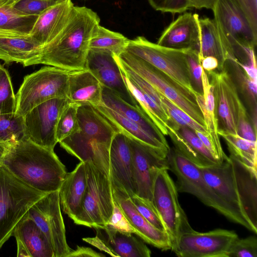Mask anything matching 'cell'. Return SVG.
Wrapping results in <instances>:
<instances>
[{
	"label": "cell",
	"mask_w": 257,
	"mask_h": 257,
	"mask_svg": "<svg viewBox=\"0 0 257 257\" xmlns=\"http://www.w3.org/2000/svg\"><path fill=\"white\" fill-rule=\"evenodd\" d=\"M99 22L98 16L91 9L74 6L60 33L24 66L42 64L69 72L85 69L92 34Z\"/></svg>",
	"instance_id": "cell-1"
},
{
	"label": "cell",
	"mask_w": 257,
	"mask_h": 257,
	"mask_svg": "<svg viewBox=\"0 0 257 257\" xmlns=\"http://www.w3.org/2000/svg\"><path fill=\"white\" fill-rule=\"evenodd\" d=\"M0 163L23 183L45 194L58 191L67 173L54 150L25 137L10 145Z\"/></svg>",
	"instance_id": "cell-2"
},
{
	"label": "cell",
	"mask_w": 257,
	"mask_h": 257,
	"mask_svg": "<svg viewBox=\"0 0 257 257\" xmlns=\"http://www.w3.org/2000/svg\"><path fill=\"white\" fill-rule=\"evenodd\" d=\"M77 118V131L59 143L80 162L92 163L109 177L110 148L117 130L92 105H78Z\"/></svg>",
	"instance_id": "cell-3"
},
{
	"label": "cell",
	"mask_w": 257,
	"mask_h": 257,
	"mask_svg": "<svg viewBox=\"0 0 257 257\" xmlns=\"http://www.w3.org/2000/svg\"><path fill=\"white\" fill-rule=\"evenodd\" d=\"M167 160L169 170L177 178L176 185L178 192L195 196L204 204L213 208L230 221L257 233V227L247 217L230 206L214 192L205 180L200 167L174 147L170 148Z\"/></svg>",
	"instance_id": "cell-4"
},
{
	"label": "cell",
	"mask_w": 257,
	"mask_h": 257,
	"mask_svg": "<svg viewBox=\"0 0 257 257\" xmlns=\"http://www.w3.org/2000/svg\"><path fill=\"white\" fill-rule=\"evenodd\" d=\"M46 194L23 183L0 163V249L29 209Z\"/></svg>",
	"instance_id": "cell-5"
},
{
	"label": "cell",
	"mask_w": 257,
	"mask_h": 257,
	"mask_svg": "<svg viewBox=\"0 0 257 257\" xmlns=\"http://www.w3.org/2000/svg\"><path fill=\"white\" fill-rule=\"evenodd\" d=\"M69 73V71L50 66L25 76L16 95L15 114L23 117L46 101L67 97Z\"/></svg>",
	"instance_id": "cell-6"
},
{
	"label": "cell",
	"mask_w": 257,
	"mask_h": 257,
	"mask_svg": "<svg viewBox=\"0 0 257 257\" xmlns=\"http://www.w3.org/2000/svg\"><path fill=\"white\" fill-rule=\"evenodd\" d=\"M117 57L159 93L205 127L202 113L193 93L158 68L135 55L123 51Z\"/></svg>",
	"instance_id": "cell-7"
},
{
	"label": "cell",
	"mask_w": 257,
	"mask_h": 257,
	"mask_svg": "<svg viewBox=\"0 0 257 257\" xmlns=\"http://www.w3.org/2000/svg\"><path fill=\"white\" fill-rule=\"evenodd\" d=\"M189 49L166 47L138 36L129 40L124 51L158 68L196 96L186 57Z\"/></svg>",
	"instance_id": "cell-8"
},
{
	"label": "cell",
	"mask_w": 257,
	"mask_h": 257,
	"mask_svg": "<svg viewBox=\"0 0 257 257\" xmlns=\"http://www.w3.org/2000/svg\"><path fill=\"white\" fill-rule=\"evenodd\" d=\"M85 163L87 173L86 189L81 209L72 220L78 225L103 227L110 218L114 207L110 180L92 163Z\"/></svg>",
	"instance_id": "cell-9"
},
{
	"label": "cell",
	"mask_w": 257,
	"mask_h": 257,
	"mask_svg": "<svg viewBox=\"0 0 257 257\" xmlns=\"http://www.w3.org/2000/svg\"><path fill=\"white\" fill-rule=\"evenodd\" d=\"M168 171L167 169L161 170L156 177L153 190V201L165 227L172 250L182 234L194 229L179 203L176 184Z\"/></svg>",
	"instance_id": "cell-10"
},
{
	"label": "cell",
	"mask_w": 257,
	"mask_h": 257,
	"mask_svg": "<svg viewBox=\"0 0 257 257\" xmlns=\"http://www.w3.org/2000/svg\"><path fill=\"white\" fill-rule=\"evenodd\" d=\"M212 11L221 37L235 55L245 48L254 49L257 31L233 0H218Z\"/></svg>",
	"instance_id": "cell-11"
},
{
	"label": "cell",
	"mask_w": 257,
	"mask_h": 257,
	"mask_svg": "<svg viewBox=\"0 0 257 257\" xmlns=\"http://www.w3.org/2000/svg\"><path fill=\"white\" fill-rule=\"evenodd\" d=\"M48 240L54 257H67L72 249L66 240L58 191L46 194L27 212Z\"/></svg>",
	"instance_id": "cell-12"
},
{
	"label": "cell",
	"mask_w": 257,
	"mask_h": 257,
	"mask_svg": "<svg viewBox=\"0 0 257 257\" xmlns=\"http://www.w3.org/2000/svg\"><path fill=\"white\" fill-rule=\"evenodd\" d=\"M206 73L213 89L218 135L238 134V115L243 103L231 75L225 68Z\"/></svg>",
	"instance_id": "cell-13"
},
{
	"label": "cell",
	"mask_w": 257,
	"mask_h": 257,
	"mask_svg": "<svg viewBox=\"0 0 257 257\" xmlns=\"http://www.w3.org/2000/svg\"><path fill=\"white\" fill-rule=\"evenodd\" d=\"M69 103L67 97L54 98L34 107L23 116L25 137L39 146L54 150L58 143L57 123Z\"/></svg>",
	"instance_id": "cell-14"
},
{
	"label": "cell",
	"mask_w": 257,
	"mask_h": 257,
	"mask_svg": "<svg viewBox=\"0 0 257 257\" xmlns=\"http://www.w3.org/2000/svg\"><path fill=\"white\" fill-rule=\"evenodd\" d=\"M131 148L136 195L153 201L156 177L162 169L169 170L168 153L127 136Z\"/></svg>",
	"instance_id": "cell-15"
},
{
	"label": "cell",
	"mask_w": 257,
	"mask_h": 257,
	"mask_svg": "<svg viewBox=\"0 0 257 257\" xmlns=\"http://www.w3.org/2000/svg\"><path fill=\"white\" fill-rule=\"evenodd\" d=\"M238 237L232 230L216 229L205 232L194 230L183 233L172 250L179 257H226Z\"/></svg>",
	"instance_id": "cell-16"
},
{
	"label": "cell",
	"mask_w": 257,
	"mask_h": 257,
	"mask_svg": "<svg viewBox=\"0 0 257 257\" xmlns=\"http://www.w3.org/2000/svg\"><path fill=\"white\" fill-rule=\"evenodd\" d=\"M85 69L91 72L102 86L112 90L130 105L140 107L128 89L112 52L89 49Z\"/></svg>",
	"instance_id": "cell-17"
},
{
	"label": "cell",
	"mask_w": 257,
	"mask_h": 257,
	"mask_svg": "<svg viewBox=\"0 0 257 257\" xmlns=\"http://www.w3.org/2000/svg\"><path fill=\"white\" fill-rule=\"evenodd\" d=\"M109 167L111 187L124 191L130 197L136 194L131 148L127 136L119 131L111 143Z\"/></svg>",
	"instance_id": "cell-18"
},
{
	"label": "cell",
	"mask_w": 257,
	"mask_h": 257,
	"mask_svg": "<svg viewBox=\"0 0 257 257\" xmlns=\"http://www.w3.org/2000/svg\"><path fill=\"white\" fill-rule=\"evenodd\" d=\"M112 191L113 200L136 231V235L147 243L162 250L171 249L167 233L156 228L146 219L137 211L130 196L124 191L113 187Z\"/></svg>",
	"instance_id": "cell-19"
},
{
	"label": "cell",
	"mask_w": 257,
	"mask_h": 257,
	"mask_svg": "<svg viewBox=\"0 0 257 257\" xmlns=\"http://www.w3.org/2000/svg\"><path fill=\"white\" fill-rule=\"evenodd\" d=\"M199 18L185 13L179 16L163 31L157 43L173 49H191L198 53L200 41Z\"/></svg>",
	"instance_id": "cell-20"
},
{
	"label": "cell",
	"mask_w": 257,
	"mask_h": 257,
	"mask_svg": "<svg viewBox=\"0 0 257 257\" xmlns=\"http://www.w3.org/2000/svg\"><path fill=\"white\" fill-rule=\"evenodd\" d=\"M200 168L214 192L230 206L247 217L242 206L229 157L221 163Z\"/></svg>",
	"instance_id": "cell-21"
},
{
	"label": "cell",
	"mask_w": 257,
	"mask_h": 257,
	"mask_svg": "<svg viewBox=\"0 0 257 257\" xmlns=\"http://www.w3.org/2000/svg\"><path fill=\"white\" fill-rule=\"evenodd\" d=\"M74 6L71 0L58 3L48 8L38 18L30 33L41 48L54 40L64 28Z\"/></svg>",
	"instance_id": "cell-22"
},
{
	"label": "cell",
	"mask_w": 257,
	"mask_h": 257,
	"mask_svg": "<svg viewBox=\"0 0 257 257\" xmlns=\"http://www.w3.org/2000/svg\"><path fill=\"white\" fill-rule=\"evenodd\" d=\"M94 228L102 250L111 256L150 257L151 255L148 247L133 233L110 229L105 226Z\"/></svg>",
	"instance_id": "cell-23"
},
{
	"label": "cell",
	"mask_w": 257,
	"mask_h": 257,
	"mask_svg": "<svg viewBox=\"0 0 257 257\" xmlns=\"http://www.w3.org/2000/svg\"><path fill=\"white\" fill-rule=\"evenodd\" d=\"M228 157L243 210L257 227V169L244 164L231 155Z\"/></svg>",
	"instance_id": "cell-24"
},
{
	"label": "cell",
	"mask_w": 257,
	"mask_h": 257,
	"mask_svg": "<svg viewBox=\"0 0 257 257\" xmlns=\"http://www.w3.org/2000/svg\"><path fill=\"white\" fill-rule=\"evenodd\" d=\"M87 182L86 164L80 162L72 172L67 173L58 190L63 211L72 219L81 209Z\"/></svg>",
	"instance_id": "cell-25"
},
{
	"label": "cell",
	"mask_w": 257,
	"mask_h": 257,
	"mask_svg": "<svg viewBox=\"0 0 257 257\" xmlns=\"http://www.w3.org/2000/svg\"><path fill=\"white\" fill-rule=\"evenodd\" d=\"M199 22L200 34L197 56L200 64L204 57L213 56L218 61V70H221L227 62L238 61L225 45L213 19L199 18Z\"/></svg>",
	"instance_id": "cell-26"
},
{
	"label": "cell",
	"mask_w": 257,
	"mask_h": 257,
	"mask_svg": "<svg viewBox=\"0 0 257 257\" xmlns=\"http://www.w3.org/2000/svg\"><path fill=\"white\" fill-rule=\"evenodd\" d=\"M67 98L70 102L79 105H100L102 104V85L86 69L70 71Z\"/></svg>",
	"instance_id": "cell-27"
},
{
	"label": "cell",
	"mask_w": 257,
	"mask_h": 257,
	"mask_svg": "<svg viewBox=\"0 0 257 257\" xmlns=\"http://www.w3.org/2000/svg\"><path fill=\"white\" fill-rule=\"evenodd\" d=\"M167 124L173 127L181 135L175 139L174 146L186 158L200 168L219 164L194 131L179 126L171 120Z\"/></svg>",
	"instance_id": "cell-28"
},
{
	"label": "cell",
	"mask_w": 257,
	"mask_h": 257,
	"mask_svg": "<svg viewBox=\"0 0 257 257\" xmlns=\"http://www.w3.org/2000/svg\"><path fill=\"white\" fill-rule=\"evenodd\" d=\"M102 104L121 115L141 125L147 132L166 145L168 143L162 132L141 107L127 103L106 87L102 86Z\"/></svg>",
	"instance_id": "cell-29"
},
{
	"label": "cell",
	"mask_w": 257,
	"mask_h": 257,
	"mask_svg": "<svg viewBox=\"0 0 257 257\" xmlns=\"http://www.w3.org/2000/svg\"><path fill=\"white\" fill-rule=\"evenodd\" d=\"M41 48L30 35L0 36V60L7 64L16 62L24 66L38 54Z\"/></svg>",
	"instance_id": "cell-30"
},
{
	"label": "cell",
	"mask_w": 257,
	"mask_h": 257,
	"mask_svg": "<svg viewBox=\"0 0 257 257\" xmlns=\"http://www.w3.org/2000/svg\"><path fill=\"white\" fill-rule=\"evenodd\" d=\"M12 235L23 243L31 257H54L46 236L27 214L17 224Z\"/></svg>",
	"instance_id": "cell-31"
},
{
	"label": "cell",
	"mask_w": 257,
	"mask_h": 257,
	"mask_svg": "<svg viewBox=\"0 0 257 257\" xmlns=\"http://www.w3.org/2000/svg\"><path fill=\"white\" fill-rule=\"evenodd\" d=\"M95 107L118 131L153 148L168 153L170 148L169 145L153 136L138 123L127 119L103 104Z\"/></svg>",
	"instance_id": "cell-32"
},
{
	"label": "cell",
	"mask_w": 257,
	"mask_h": 257,
	"mask_svg": "<svg viewBox=\"0 0 257 257\" xmlns=\"http://www.w3.org/2000/svg\"><path fill=\"white\" fill-rule=\"evenodd\" d=\"M122 74L128 89L142 109L164 135H168L167 124L170 117L165 110L159 106L129 78Z\"/></svg>",
	"instance_id": "cell-33"
},
{
	"label": "cell",
	"mask_w": 257,
	"mask_h": 257,
	"mask_svg": "<svg viewBox=\"0 0 257 257\" xmlns=\"http://www.w3.org/2000/svg\"><path fill=\"white\" fill-rule=\"evenodd\" d=\"M129 40L122 34L98 24L93 29L89 49L108 51L118 56L124 50Z\"/></svg>",
	"instance_id": "cell-34"
},
{
	"label": "cell",
	"mask_w": 257,
	"mask_h": 257,
	"mask_svg": "<svg viewBox=\"0 0 257 257\" xmlns=\"http://www.w3.org/2000/svg\"><path fill=\"white\" fill-rule=\"evenodd\" d=\"M225 140L230 155L244 164L257 169L256 142H252L240 137L238 134H219Z\"/></svg>",
	"instance_id": "cell-35"
},
{
	"label": "cell",
	"mask_w": 257,
	"mask_h": 257,
	"mask_svg": "<svg viewBox=\"0 0 257 257\" xmlns=\"http://www.w3.org/2000/svg\"><path fill=\"white\" fill-rule=\"evenodd\" d=\"M38 17L22 14L13 7L0 8V30L29 35Z\"/></svg>",
	"instance_id": "cell-36"
},
{
	"label": "cell",
	"mask_w": 257,
	"mask_h": 257,
	"mask_svg": "<svg viewBox=\"0 0 257 257\" xmlns=\"http://www.w3.org/2000/svg\"><path fill=\"white\" fill-rule=\"evenodd\" d=\"M25 137L23 116L15 113L0 114V143H12Z\"/></svg>",
	"instance_id": "cell-37"
},
{
	"label": "cell",
	"mask_w": 257,
	"mask_h": 257,
	"mask_svg": "<svg viewBox=\"0 0 257 257\" xmlns=\"http://www.w3.org/2000/svg\"><path fill=\"white\" fill-rule=\"evenodd\" d=\"M16 106V94L11 76L0 64V114L15 113Z\"/></svg>",
	"instance_id": "cell-38"
},
{
	"label": "cell",
	"mask_w": 257,
	"mask_h": 257,
	"mask_svg": "<svg viewBox=\"0 0 257 257\" xmlns=\"http://www.w3.org/2000/svg\"><path fill=\"white\" fill-rule=\"evenodd\" d=\"M163 107L170 119L178 125L185 126L195 131L208 134L206 128L192 118L187 113L174 104L167 98L160 93Z\"/></svg>",
	"instance_id": "cell-39"
},
{
	"label": "cell",
	"mask_w": 257,
	"mask_h": 257,
	"mask_svg": "<svg viewBox=\"0 0 257 257\" xmlns=\"http://www.w3.org/2000/svg\"><path fill=\"white\" fill-rule=\"evenodd\" d=\"M78 105L70 102L62 112L56 127V137L58 143L79 128L77 118Z\"/></svg>",
	"instance_id": "cell-40"
},
{
	"label": "cell",
	"mask_w": 257,
	"mask_h": 257,
	"mask_svg": "<svg viewBox=\"0 0 257 257\" xmlns=\"http://www.w3.org/2000/svg\"><path fill=\"white\" fill-rule=\"evenodd\" d=\"M130 197L137 211L146 219L156 228L166 232L165 227L153 201L135 194Z\"/></svg>",
	"instance_id": "cell-41"
},
{
	"label": "cell",
	"mask_w": 257,
	"mask_h": 257,
	"mask_svg": "<svg viewBox=\"0 0 257 257\" xmlns=\"http://www.w3.org/2000/svg\"><path fill=\"white\" fill-rule=\"evenodd\" d=\"M226 257H257V238L249 236L238 237L230 245Z\"/></svg>",
	"instance_id": "cell-42"
},
{
	"label": "cell",
	"mask_w": 257,
	"mask_h": 257,
	"mask_svg": "<svg viewBox=\"0 0 257 257\" xmlns=\"http://www.w3.org/2000/svg\"><path fill=\"white\" fill-rule=\"evenodd\" d=\"M186 57L193 87L196 91L203 94V68L198 62L197 52L193 49H189Z\"/></svg>",
	"instance_id": "cell-43"
},
{
	"label": "cell",
	"mask_w": 257,
	"mask_h": 257,
	"mask_svg": "<svg viewBox=\"0 0 257 257\" xmlns=\"http://www.w3.org/2000/svg\"><path fill=\"white\" fill-rule=\"evenodd\" d=\"M156 11L172 14L182 13L190 9V0H148Z\"/></svg>",
	"instance_id": "cell-44"
},
{
	"label": "cell",
	"mask_w": 257,
	"mask_h": 257,
	"mask_svg": "<svg viewBox=\"0 0 257 257\" xmlns=\"http://www.w3.org/2000/svg\"><path fill=\"white\" fill-rule=\"evenodd\" d=\"M104 226L110 229L136 234V231L114 201L112 215Z\"/></svg>",
	"instance_id": "cell-45"
},
{
	"label": "cell",
	"mask_w": 257,
	"mask_h": 257,
	"mask_svg": "<svg viewBox=\"0 0 257 257\" xmlns=\"http://www.w3.org/2000/svg\"><path fill=\"white\" fill-rule=\"evenodd\" d=\"M56 3L44 0H21L13 7L20 13L27 15L39 16Z\"/></svg>",
	"instance_id": "cell-46"
},
{
	"label": "cell",
	"mask_w": 257,
	"mask_h": 257,
	"mask_svg": "<svg viewBox=\"0 0 257 257\" xmlns=\"http://www.w3.org/2000/svg\"><path fill=\"white\" fill-rule=\"evenodd\" d=\"M238 135L246 140L256 142V132L243 104L241 105L239 112Z\"/></svg>",
	"instance_id": "cell-47"
},
{
	"label": "cell",
	"mask_w": 257,
	"mask_h": 257,
	"mask_svg": "<svg viewBox=\"0 0 257 257\" xmlns=\"http://www.w3.org/2000/svg\"><path fill=\"white\" fill-rule=\"evenodd\" d=\"M245 14L257 31V0H233Z\"/></svg>",
	"instance_id": "cell-48"
},
{
	"label": "cell",
	"mask_w": 257,
	"mask_h": 257,
	"mask_svg": "<svg viewBox=\"0 0 257 257\" xmlns=\"http://www.w3.org/2000/svg\"><path fill=\"white\" fill-rule=\"evenodd\" d=\"M103 254H100L89 247L77 246L76 250H72L68 255L69 256H104Z\"/></svg>",
	"instance_id": "cell-49"
},
{
	"label": "cell",
	"mask_w": 257,
	"mask_h": 257,
	"mask_svg": "<svg viewBox=\"0 0 257 257\" xmlns=\"http://www.w3.org/2000/svg\"><path fill=\"white\" fill-rule=\"evenodd\" d=\"M237 63L242 69L246 76L251 80L257 82V69L256 60L254 61L251 65L243 64L238 61Z\"/></svg>",
	"instance_id": "cell-50"
},
{
	"label": "cell",
	"mask_w": 257,
	"mask_h": 257,
	"mask_svg": "<svg viewBox=\"0 0 257 257\" xmlns=\"http://www.w3.org/2000/svg\"><path fill=\"white\" fill-rule=\"evenodd\" d=\"M218 0H190V8L206 9L213 10Z\"/></svg>",
	"instance_id": "cell-51"
},
{
	"label": "cell",
	"mask_w": 257,
	"mask_h": 257,
	"mask_svg": "<svg viewBox=\"0 0 257 257\" xmlns=\"http://www.w3.org/2000/svg\"><path fill=\"white\" fill-rule=\"evenodd\" d=\"M200 64L206 72L215 70L218 68L219 65L218 60L213 56L204 57L201 60Z\"/></svg>",
	"instance_id": "cell-52"
},
{
	"label": "cell",
	"mask_w": 257,
	"mask_h": 257,
	"mask_svg": "<svg viewBox=\"0 0 257 257\" xmlns=\"http://www.w3.org/2000/svg\"><path fill=\"white\" fill-rule=\"evenodd\" d=\"M17 244L18 257H31V255L23 243L18 238H16Z\"/></svg>",
	"instance_id": "cell-53"
},
{
	"label": "cell",
	"mask_w": 257,
	"mask_h": 257,
	"mask_svg": "<svg viewBox=\"0 0 257 257\" xmlns=\"http://www.w3.org/2000/svg\"><path fill=\"white\" fill-rule=\"evenodd\" d=\"M12 143H0V162L6 155Z\"/></svg>",
	"instance_id": "cell-54"
},
{
	"label": "cell",
	"mask_w": 257,
	"mask_h": 257,
	"mask_svg": "<svg viewBox=\"0 0 257 257\" xmlns=\"http://www.w3.org/2000/svg\"><path fill=\"white\" fill-rule=\"evenodd\" d=\"M21 0H0V8L14 7Z\"/></svg>",
	"instance_id": "cell-55"
},
{
	"label": "cell",
	"mask_w": 257,
	"mask_h": 257,
	"mask_svg": "<svg viewBox=\"0 0 257 257\" xmlns=\"http://www.w3.org/2000/svg\"><path fill=\"white\" fill-rule=\"evenodd\" d=\"M15 35V33L11 31L0 30V36H12Z\"/></svg>",
	"instance_id": "cell-56"
},
{
	"label": "cell",
	"mask_w": 257,
	"mask_h": 257,
	"mask_svg": "<svg viewBox=\"0 0 257 257\" xmlns=\"http://www.w3.org/2000/svg\"><path fill=\"white\" fill-rule=\"evenodd\" d=\"M44 1H51V2H53L57 3H60V2L65 1L66 0H44Z\"/></svg>",
	"instance_id": "cell-57"
}]
</instances>
